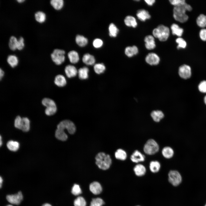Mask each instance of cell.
Masks as SVG:
<instances>
[{
  "label": "cell",
  "mask_w": 206,
  "mask_h": 206,
  "mask_svg": "<svg viewBox=\"0 0 206 206\" xmlns=\"http://www.w3.org/2000/svg\"><path fill=\"white\" fill-rule=\"evenodd\" d=\"M55 135L57 138L62 141L66 140L68 138L67 135L64 130L57 128L56 131Z\"/></svg>",
  "instance_id": "30"
},
{
  "label": "cell",
  "mask_w": 206,
  "mask_h": 206,
  "mask_svg": "<svg viewBox=\"0 0 206 206\" xmlns=\"http://www.w3.org/2000/svg\"><path fill=\"white\" fill-rule=\"evenodd\" d=\"M94 69L96 74H100L104 72L106 70V67L103 63H97L94 64Z\"/></svg>",
  "instance_id": "36"
},
{
  "label": "cell",
  "mask_w": 206,
  "mask_h": 206,
  "mask_svg": "<svg viewBox=\"0 0 206 206\" xmlns=\"http://www.w3.org/2000/svg\"><path fill=\"white\" fill-rule=\"evenodd\" d=\"M95 159L96 165L99 168L103 170L108 169L112 163L110 156L103 152L98 153L96 156Z\"/></svg>",
  "instance_id": "2"
},
{
  "label": "cell",
  "mask_w": 206,
  "mask_h": 206,
  "mask_svg": "<svg viewBox=\"0 0 206 206\" xmlns=\"http://www.w3.org/2000/svg\"><path fill=\"white\" fill-rule=\"evenodd\" d=\"M64 71L66 76L68 78H72L76 76L78 73L76 68L74 66L68 65L66 66Z\"/></svg>",
  "instance_id": "15"
},
{
  "label": "cell",
  "mask_w": 206,
  "mask_h": 206,
  "mask_svg": "<svg viewBox=\"0 0 206 206\" xmlns=\"http://www.w3.org/2000/svg\"><path fill=\"white\" fill-rule=\"evenodd\" d=\"M19 143L16 141L9 140L7 142V146L8 149L11 151H16L19 148Z\"/></svg>",
  "instance_id": "32"
},
{
  "label": "cell",
  "mask_w": 206,
  "mask_h": 206,
  "mask_svg": "<svg viewBox=\"0 0 206 206\" xmlns=\"http://www.w3.org/2000/svg\"><path fill=\"white\" fill-rule=\"evenodd\" d=\"M159 146L157 142L154 139H148L145 144L143 150L145 153L148 155H152L158 152Z\"/></svg>",
  "instance_id": "4"
},
{
  "label": "cell",
  "mask_w": 206,
  "mask_h": 206,
  "mask_svg": "<svg viewBox=\"0 0 206 206\" xmlns=\"http://www.w3.org/2000/svg\"><path fill=\"white\" fill-rule=\"evenodd\" d=\"M57 110L56 105L49 106L46 107L45 112L47 116H51L54 114L56 112Z\"/></svg>",
  "instance_id": "42"
},
{
  "label": "cell",
  "mask_w": 206,
  "mask_h": 206,
  "mask_svg": "<svg viewBox=\"0 0 206 206\" xmlns=\"http://www.w3.org/2000/svg\"><path fill=\"white\" fill-rule=\"evenodd\" d=\"M35 20L38 22L42 23L44 22L46 19L45 13L42 11H39L36 12L34 15Z\"/></svg>",
  "instance_id": "29"
},
{
  "label": "cell",
  "mask_w": 206,
  "mask_h": 206,
  "mask_svg": "<svg viewBox=\"0 0 206 206\" xmlns=\"http://www.w3.org/2000/svg\"><path fill=\"white\" fill-rule=\"evenodd\" d=\"M70 62L72 64H76L79 60V56L78 53L75 51L72 50L69 52L68 54Z\"/></svg>",
  "instance_id": "24"
},
{
  "label": "cell",
  "mask_w": 206,
  "mask_h": 206,
  "mask_svg": "<svg viewBox=\"0 0 206 206\" xmlns=\"http://www.w3.org/2000/svg\"><path fill=\"white\" fill-rule=\"evenodd\" d=\"M54 82L55 85L59 87H64L67 83L65 77L62 74L56 75L55 78Z\"/></svg>",
  "instance_id": "18"
},
{
  "label": "cell",
  "mask_w": 206,
  "mask_h": 206,
  "mask_svg": "<svg viewBox=\"0 0 206 206\" xmlns=\"http://www.w3.org/2000/svg\"><path fill=\"white\" fill-rule=\"evenodd\" d=\"M89 189L90 191L95 195L100 194L102 191V187L100 183L97 181H94L89 185Z\"/></svg>",
  "instance_id": "14"
},
{
  "label": "cell",
  "mask_w": 206,
  "mask_h": 206,
  "mask_svg": "<svg viewBox=\"0 0 206 206\" xmlns=\"http://www.w3.org/2000/svg\"><path fill=\"white\" fill-rule=\"evenodd\" d=\"M42 206H52V205L49 203H45L43 204Z\"/></svg>",
  "instance_id": "53"
},
{
  "label": "cell",
  "mask_w": 206,
  "mask_h": 206,
  "mask_svg": "<svg viewBox=\"0 0 206 206\" xmlns=\"http://www.w3.org/2000/svg\"><path fill=\"white\" fill-rule=\"evenodd\" d=\"M4 72L1 68L0 69V80L3 78L4 75Z\"/></svg>",
  "instance_id": "51"
},
{
  "label": "cell",
  "mask_w": 206,
  "mask_h": 206,
  "mask_svg": "<svg viewBox=\"0 0 206 206\" xmlns=\"http://www.w3.org/2000/svg\"><path fill=\"white\" fill-rule=\"evenodd\" d=\"M83 62L87 65H92L94 64L95 59L92 55L86 53L84 55L82 58Z\"/></svg>",
  "instance_id": "22"
},
{
  "label": "cell",
  "mask_w": 206,
  "mask_h": 206,
  "mask_svg": "<svg viewBox=\"0 0 206 206\" xmlns=\"http://www.w3.org/2000/svg\"><path fill=\"white\" fill-rule=\"evenodd\" d=\"M133 171L136 175L138 177L144 176L146 172L145 167L141 164L136 165L134 167Z\"/></svg>",
  "instance_id": "17"
},
{
  "label": "cell",
  "mask_w": 206,
  "mask_h": 206,
  "mask_svg": "<svg viewBox=\"0 0 206 206\" xmlns=\"http://www.w3.org/2000/svg\"><path fill=\"white\" fill-rule=\"evenodd\" d=\"M6 197L7 201L10 203L19 205L22 201L23 196L21 192L19 191L16 194L8 195Z\"/></svg>",
  "instance_id": "9"
},
{
  "label": "cell",
  "mask_w": 206,
  "mask_h": 206,
  "mask_svg": "<svg viewBox=\"0 0 206 206\" xmlns=\"http://www.w3.org/2000/svg\"><path fill=\"white\" fill-rule=\"evenodd\" d=\"M109 35L111 37H116L118 32L119 30L116 25L113 23H111L108 27Z\"/></svg>",
  "instance_id": "35"
},
{
  "label": "cell",
  "mask_w": 206,
  "mask_h": 206,
  "mask_svg": "<svg viewBox=\"0 0 206 206\" xmlns=\"http://www.w3.org/2000/svg\"><path fill=\"white\" fill-rule=\"evenodd\" d=\"M115 156L116 159L124 161L126 159L127 154L125 150L122 149L120 148L117 149L115 152Z\"/></svg>",
  "instance_id": "31"
},
{
  "label": "cell",
  "mask_w": 206,
  "mask_h": 206,
  "mask_svg": "<svg viewBox=\"0 0 206 206\" xmlns=\"http://www.w3.org/2000/svg\"><path fill=\"white\" fill-rule=\"evenodd\" d=\"M197 25L201 27H206V15L203 14H200L197 19Z\"/></svg>",
  "instance_id": "37"
},
{
  "label": "cell",
  "mask_w": 206,
  "mask_h": 206,
  "mask_svg": "<svg viewBox=\"0 0 206 206\" xmlns=\"http://www.w3.org/2000/svg\"><path fill=\"white\" fill-rule=\"evenodd\" d=\"M74 206H86V203L85 200L82 196L76 198L74 201Z\"/></svg>",
  "instance_id": "39"
},
{
  "label": "cell",
  "mask_w": 206,
  "mask_h": 206,
  "mask_svg": "<svg viewBox=\"0 0 206 206\" xmlns=\"http://www.w3.org/2000/svg\"><path fill=\"white\" fill-rule=\"evenodd\" d=\"M169 1L172 5L175 6L180 5L185 2V0H170Z\"/></svg>",
  "instance_id": "48"
},
{
  "label": "cell",
  "mask_w": 206,
  "mask_h": 206,
  "mask_svg": "<svg viewBox=\"0 0 206 206\" xmlns=\"http://www.w3.org/2000/svg\"><path fill=\"white\" fill-rule=\"evenodd\" d=\"M7 60L8 64L13 68L17 66L19 62L17 57L14 55H9L7 57Z\"/></svg>",
  "instance_id": "26"
},
{
  "label": "cell",
  "mask_w": 206,
  "mask_h": 206,
  "mask_svg": "<svg viewBox=\"0 0 206 206\" xmlns=\"http://www.w3.org/2000/svg\"><path fill=\"white\" fill-rule=\"evenodd\" d=\"M76 41L78 45L82 47L87 45L88 40L87 38L83 35H77L76 38Z\"/></svg>",
  "instance_id": "33"
},
{
  "label": "cell",
  "mask_w": 206,
  "mask_h": 206,
  "mask_svg": "<svg viewBox=\"0 0 206 206\" xmlns=\"http://www.w3.org/2000/svg\"><path fill=\"white\" fill-rule=\"evenodd\" d=\"M18 39L14 36H11L9 39V46L10 49L14 51L17 49Z\"/></svg>",
  "instance_id": "38"
},
{
  "label": "cell",
  "mask_w": 206,
  "mask_h": 206,
  "mask_svg": "<svg viewBox=\"0 0 206 206\" xmlns=\"http://www.w3.org/2000/svg\"><path fill=\"white\" fill-rule=\"evenodd\" d=\"M161 168L160 163L158 161H152L149 164V169L150 171L154 173L158 172Z\"/></svg>",
  "instance_id": "28"
},
{
  "label": "cell",
  "mask_w": 206,
  "mask_h": 206,
  "mask_svg": "<svg viewBox=\"0 0 206 206\" xmlns=\"http://www.w3.org/2000/svg\"><path fill=\"white\" fill-rule=\"evenodd\" d=\"M139 206V205H137V206Z\"/></svg>",
  "instance_id": "59"
},
{
  "label": "cell",
  "mask_w": 206,
  "mask_h": 206,
  "mask_svg": "<svg viewBox=\"0 0 206 206\" xmlns=\"http://www.w3.org/2000/svg\"><path fill=\"white\" fill-rule=\"evenodd\" d=\"M204 206H206V203L205 205Z\"/></svg>",
  "instance_id": "58"
},
{
  "label": "cell",
  "mask_w": 206,
  "mask_h": 206,
  "mask_svg": "<svg viewBox=\"0 0 206 206\" xmlns=\"http://www.w3.org/2000/svg\"><path fill=\"white\" fill-rule=\"evenodd\" d=\"M103 44V41L99 38H96L93 42V46L96 48H99L102 46Z\"/></svg>",
  "instance_id": "46"
},
{
  "label": "cell",
  "mask_w": 206,
  "mask_h": 206,
  "mask_svg": "<svg viewBox=\"0 0 206 206\" xmlns=\"http://www.w3.org/2000/svg\"><path fill=\"white\" fill-rule=\"evenodd\" d=\"M146 48L148 50H152L156 47V44L154 37L149 35L146 36L144 39Z\"/></svg>",
  "instance_id": "13"
},
{
  "label": "cell",
  "mask_w": 206,
  "mask_h": 206,
  "mask_svg": "<svg viewBox=\"0 0 206 206\" xmlns=\"http://www.w3.org/2000/svg\"><path fill=\"white\" fill-rule=\"evenodd\" d=\"M199 36L201 39L203 41H206V29H203L199 32Z\"/></svg>",
  "instance_id": "49"
},
{
  "label": "cell",
  "mask_w": 206,
  "mask_h": 206,
  "mask_svg": "<svg viewBox=\"0 0 206 206\" xmlns=\"http://www.w3.org/2000/svg\"><path fill=\"white\" fill-rule=\"evenodd\" d=\"M199 91L203 93H206V81L204 80L201 82L198 86Z\"/></svg>",
  "instance_id": "47"
},
{
  "label": "cell",
  "mask_w": 206,
  "mask_h": 206,
  "mask_svg": "<svg viewBox=\"0 0 206 206\" xmlns=\"http://www.w3.org/2000/svg\"><path fill=\"white\" fill-rule=\"evenodd\" d=\"M65 52L62 49H54L51 54L52 61L56 65H60L62 64L65 60Z\"/></svg>",
  "instance_id": "6"
},
{
  "label": "cell",
  "mask_w": 206,
  "mask_h": 206,
  "mask_svg": "<svg viewBox=\"0 0 206 206\" xmlns=\"http://www.w3.org/2000/svg\"><path fill=\"white\" fill-rule=\"evenodd\" d=\"M176 42L178 45L177 48L178 49L180 48H184L186 47L187 45V43L186 41L181 37H178L176 40Z\"/></svg>",
  "instance_id": "44"
},
{
  "label": "cell",
  "mask_w": 206,
  "mask_h": 206,
  "mask_svg": "<svg viewBox=\"0 0 206 206\" xmlns=\"http://www.w3.org/2000/svg\"><path fill=\"white\" fill-rule=\"evenodd\" d=\"M124 22L126 25L129 27L135 28L137 25L136 19L134 17L130 15H128L125 17L124 19Z\"/></svg>",
  "instance_id": "20"
},
{
  "label": "cell",
  "mask_w": 206,
  "mask_h": 206,
  "mask_svg": "<svg viewBox=\"0 0 206 206\" xmlns=\"http://www.w3.org/2000/svg\"><path fill=\"white\" fill-rule=\"evenodd\" d=\"M204 101L205 103L206 104V96L204 98Z\"/></svg>",
  "instance_id": "56"
},
{
  "label": "cell",
  "mask_w": 206,
  "mask_h": 206,
  "mask_svg": "<svg viewBox=\"0 0 206 206\" xmlns=\"http://www.w3.org/2000/svg\"><path fill=\"white\" fill-rule=\"evenodd\" d=\"M179 76L184 79L189 78L191 76V70L188 65L184 64L180 66L179 70Z\"/></svg>",
  "instance_id": "10"
},
{
  "label": "cell",
  "mask_w": 206,
  "mask_h": 206,
  "mask_svg": "<svg viewBox=\"0 0 206 206\" xmlns=\"http://www.w3.org/2000/svg\"><path fill=\"white\" fill-rule=\"evenodd\" d=\"M17 1L19 3H22L25 1V0H17Z\"/></svg>",
  "instance_id": "54"
},
{
  "label": "cell",
  "mask_w": 206,
  "mask_h": 206,
  "mask_svg": "<svg viewBox=\"0 0 206 206\" xmlns=\"http://www.w3.org/2000/svg\"><path fill=\"white\" fill-rule=\"evenodd\" d=\"M150 115L153 120L156 122H159L164 116L163 112L160 110L153 111Z\"/></svg>",
  "instance_id": "23"
},
{
  "label": "cell",
  "mask_w": 206,
  "mask_h": 206,
  "mask_svg": "<svg viewBox=\"0 0 206 206\" xmlns=\"http://www.w3.org/2000/svg\"><path fill=\"white\" fill-rule=\"evenodd\" d=\"M145 60L146 62L150 65H156L159 63L160 58L157 54L151 52L147 55Z\"/></svg>",
  "instance_id": "11"
},
{
  "label": "cell",
  "mask_w": 206,
  "mask_h": 206,
  "mask_svg": "<svg viewBox=\"0 0 206 206\" xmlns=\"http://www.w3.org/2000/svg\"><path fill=\"white\" fill-rule=\"evenodd\" d=\"M24 46V39L22 37H20L18 39L17 49L19 50H22Z\"/></svg>",
  "instance_id": "45"
},
{
  "label": "cell",
  "mask_w": 206,
  "mask_h": 206,
  "mask_svg": "<svg viewBox=\"0 0 206 206\" xmlns=\"http://www.w3.org/2000/svg\"><path fill=\"white\" fill-rule=\"evenodd\" d=\"M169 28L163 25H159L152 31L153 36L162 41H166L169 37Z\"/></svg>",
  "instance_id": "3"
},
{
  "label": "cell",
  "mask_w": 206,
  "mask_h": 206,
  "mask_svg": "<svg viewBox=\"0 0 206 206\" xmlns=\"http://www.w3.org/2000/svg\"><path fill=\"white\" fill-rule=\"evenodd\" d=\"M161 152L163 156L167 159L172 158L174 154L173 149L171 147L169 146L164 147L162 149Z\"/></svg>",
  "instance_id": "21"
},
{
  "label": "cell",
  "mask_w": 206,
  "mask_h": 206,
  "mask_svg": "<svg viewBox=\"0 0 206 206\" xmlns=\"http://www.w3.org/2000/svg\"><path fill=\"white\" fill-rule=\"evenodd\" d=\"M57 128L64 131L66 129L70 134H74L76 130L74 124L72 121L66 120L61 121L57 125Z\"/></svg>",
  "instance_id": "8"
},
{
  "label": "cell",
  "mask_w": 206,
  "mask_h": 206,
  "mask_svg": "<svg viewBox=\"0 0 206 206\" xmlns=\"http://www.w3.org/2000/svg\"><path fill=\"white\" fill-rule=\"evenodd\" d=\"M14 126L16 128L23 131L27 132L30 129V120L27 117L21 118L18 116L15 119Z\"/></svg>",
  "instance_id": "5"
},
{
  "label": "cell",
  "mask_w": 206,
  "mask_h": 206,
  "mask_svg": "<svg viewBox=\"0 0 206 206\" xmlns=\"http://www.w3.org/2000/svg\"><path fill=\"white\" fill-rule=\"evenodd\" d=\"M89 70L88 68L84 67L80 68L78 71V74L79 78L81 80H85L88 77Z\"/></svg>",
  "instance_id": "25"
},
{
  "label": "cell",
  "mask_w": 206,
  "mask_h": 206,
  "mask_svg": "<svg viewBox=\"0 0 206 206\" xmlns=\"http://www.w3.org/2000/svg\"><path fill=\"white\" fill-rule=\"evenodd\" d=\"M2 139V138H1V136L0 135V146H1V145H2V139Z\"/></svg>",
  "instance_id": "55"
},
{
  "label": "cell",
  "mask_w": 206,
  "mask_h": 206,
  "mask_svg": "<svg viewBox=\"0 0 206 206\" xmlns=\"http://www.w3.org/2000/svg\"><path fill=\"white\" fill-rule=\"evenodd\" d=\"M6 206H13V205H7Z\"/></svg>",
  "instance_id": "57"
},
{
  "label": "cell",
  "mask_w": 206,
  "mask_h": 206,
  "mask_svg": "<svg viewBox=\"0 0 206 206\" xmlns=\"http://www.w3.org/2000/svg\"><path fill=\"white\" fill-rule=\"evenodd\" d=\"M50 3L55 9L59 10L63 7L64 1L63 0H51L50 1Z\"/></svg>",
  "instance_id": "34"
},
{
  "label": "cell",
  "mask_w": 206,
  "mask_h": 206,
  "mask_svg": "<svg viewBox=\"0 0 206 206\" xmlns=\"http://www.w3.org/2000/svg\"><path fill=\"white\" fill-rule=\"evenodd\" d=\"M168 176L169 182L174 186H178L182 181V176L179 172L177 170L170 171L168 174Z\"/></svg>",
  "instance_id": "7"
},
{
  "label": "cell",
  "mask_w": 206,
  "mask_h": 206,
  "mask_svg": "<svg viewBox=\"0 0 206 206\" xmlns=\"http://www.w3.org/2000/svg\"><path fill=\"white\" fill-rule=\"evenodd\" d=\"M192 9L191 7L186 2L175 6L173 9V17L176 21L181 23H184L188 19V16L185 13L186 11H190Z\"/></svg>",
  "instance_id": "1"
},
{
  "label": "cell",
  "mask_w": 206,
  "mask_h": 206,
  "mask_svg": "<svg viewBox=\"0 0 206 206\" xmlns=\"http://www.w3.org/2000/svg\"><path fill=\"white\" fill-rule=\"evenodd\" d=\"M104 204V202L102 199L97 197L92 199L90 206H102Z\"/></svg>",
  "instance_id": "41"
},
{
  "label": "cell",
  "mask_w": 206,
  "mask_h": 206,
  "mask_svg": "<svg viewBox=\"0 0 206 206\" xmlns=\"http://www.w3.org/2000/svg\"><path fill=\"white\" fill-rule=\"evenodd\" d=\"M144 1L148 5L152 6L155 3V0H145Z\"/></svg>",
  "instance_id": "50"
},
{
  "label": "cell",
  "mask_w": 206,
  "mask_h": 206,
  "mask_svg": "<svg viewBox=\"0 0 206 206\" xmlns=\"http://www.w3.org/2000/svg\"><path fill=\"white\" fill-rule=\"evenodd\" d=\"M71 193L75 196L80 194L82 193V191L80 185L78 184H74L72 187Z\"/></svg>",
  "instance_id": "43"
},
{
  "label": "cell",
  "mask_w": 206,
  "mask_h": 206,
  "mask_svg": "<svg viewBox=\"0 0 206 206\" xmlns=\"http://www.w3.org/2000/svg\"><path fill=\"white\" fill-rule=\"evenodd\" d=\"M171 29L173 35L179 37L181 36L183 32V29L175 23H173L171 25Z\"/></svg>",
  "instance_id": "27"
},
{
  "label": "cell",
  "mask_w": 206,
  "mask_h": 206,
  "mask_svg": "<svg viewBox=\"0 0 206 206\" xmlns=\"http://www.w3.org/2000/svg\"><path fill=\"white\" fill-rule=\"evenodd\" d=\"M41 103L42 104L46 107L56 105L53 100L48 98H43L41 101Z\"/></svg>",
  "instance_id": "40"
},
{
  "label": "cell",
  "mask_w": 206,
  "mask_h": 206,
  "mask_svg": "<svg viewBox=\"0 0 206 206\" xmlns=\"http://www.w3.org/2000/svg\"><path fill=\"white\" fill-rule=\"evenodd\" d=\"M138 49L137 46L133 45L132 46H128L125 49V53L128 57H131L136 55L138 53Z\"/></svg>",
  "instance_id": "19"
},
{
  "label": "cell",
  "mask_w": 206,
  "mask_h": 206,
  "mask_svg": "<svg viewBox=\"0 0 206 206\" xmlns=\"http://www.w3.org/2000/svg\"><path fill=\"white\" fill-rule=\"evenodd\" d=\"M3 179L2 177L1 176L0 178V186L1 188V187L3 182Z\"/></svg>",
  "instance_id": "52"
},
{
  "label": "cell",
  "mask_w": 206,
  "mask_h": 206,
  "mask_svg": "<svg viewBox=\"0 0 206 206\" xmlns=\"http://www.w3.org/2000/svg\"><path fill=\"white\" fill-rule=\"evenodd\" d=\"M130 159L132 162L138 163L144 161L145 160V157L140 151L138 150H136L131 155Z\"/></svg>",
  "instance_id": "12"
},
{
  "label": "cell",
  "mask_w": 206,
  "mask_h": 206,
  "mask_svg": "<svg viewBox=\"0 0 206 206\" xmlns=\"http://www.w3.org/2000/svg\"><path fill=\"white\" fill-rule=\"evenodd\" d=\"M138 18L141 21H144L150 19L151 16L149 12L144 9L138 10L136 14Z\"/></svg>",
  "instance_id": "16"
}]
</instances>
